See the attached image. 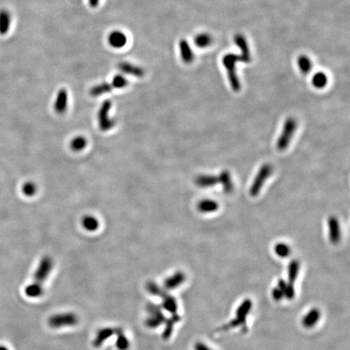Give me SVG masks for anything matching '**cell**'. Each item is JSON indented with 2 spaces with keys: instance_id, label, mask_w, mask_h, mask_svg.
Segmentation results:
<instances>
[{
  "instance_id": "6da1fadb",
  "label": "cell",
  "mask_w": 350,
  "mask_h": 350,
  "mask_svg": "<svg viewBox=\"0 0 350 350\" xmlns=\"http://www.w3.org/2000/svg\"><path fill=\"white\" fill-rule=\"evenodd\" d=\"M298 123L294 118H289L284 121L281 133L277 141V148L279 151H284L288 148L293 136L296 131Z\"/></svg>"
},
{
  "instance_id": "7a4b0ae2",
  "label": "cell",
  "mask_w": 350,
  "mask_h": 350,
  "mask_svg": "<svg viewBox=\"0 0 350 350\" xmlns=\"http://www.w3.org/2000/svg\"><path fill=\"white\" fill-rule=\"evenodd\" d=\"M79 323L78 316L73 312L55 314L48 319V324L52 328H61L64 327H72Z\"/></svg>"
},
{
  "instance_id": "3957f363",
  "label": "cell",
  "mask_w": 350,
  "mask_h": 350,
  "mask_svg": "<svg viewBox=\"0 0 350 350\" xmlns=\"http://www.w3.org/2000/svg\"><path fill=\"white\" fill-rule=\"evenodd\" d=\"M146 310L148 312V318H146L145 325L149 328H157L165 323V315L163 313L161 306L149 302L147 304Z\"/></svg>"
},
{
  "instance_id": "277c9868",
  "label": "cell",
  "mask_w": 350,
  "mask_h": 350,
  "mask_svg": "<svg viewBox=\"0 0 350 350\" xmlns=\"http://www.w3.org/2000/svg\"><path fill=\"white\" fill-rule=\"evenodd\" d=\"M272 171L273 169L270 164H264L260 167L255 179L253 181L252 184L250 186V194L251 196L256 197L260 194L265 181L270 177V175H272Z\"/></svg>"
},
{
  "instance_id": "5b68a950",
  "label": "cell",
  "mask_w": 350,
  "mask_h": 350,
  "mask_svg": "<svg viewBox=\"0 0 350 350\" xmlns=\"http://www.w3.org/2000/svg\"><path fill=\"white\" fill-rule=\"evenodd\" d=\"M112 102L109 100L105 101L100 107L99 111L97 114L98 124L102 131H108L111 130L115 125L114 119L109 117V111L111 109Z\"/></svg>"
},
{
  "instance_id": "8992f818",
  "label": "cell",
  "mask_w": 350,
  "mask_h": 350,
  "mask_svg": "<svg viewBox=\"0 0 350 350\" xmlns=\"http://www.w3.org/2000/svg\"><path fill=\"white\" fill-rule=\"evenodd\" d=\"M53 260L50 256H44L39 262L38 267L34 273L35 282L42 284L51 274V270L53 269Z\"/></svg>"
},
{
  "instance_id": "52a82bcc",
  "label": "cell",
  "mask_w": 350,
  "mask_h": 350,
  "mask_svg": "<svg viewBox=\"0 0 350 350\" xmlns=\"http://www.w3.org/2000/svg\"><path fill=\"white\" fill-rule=\"evenodd\" d=\"M328 237L331 243L337 244L341 238L340 222L335 216H332L328 220Z\"/></svg>"
},
{
  "instance_id": "ba28073f",
  "label": "cell",
  "mask_w": 350,
  "mask_h": 350,
  "mask_svg": "<svg viewBox=\"0 0 350 350\" xmlns=\"http://www.w3.org/2000/svg\"><path fill=\"white\" fill-rule=\"evenodd\" d=\"M107 41H108L109 46L113 48H123L127 43V36L123 32L120 31V30H114L109 33L108 37H107Z\"/></svg>"
},
{
  "instance_id": "9c48e42d",
  "label": "cell",
  "mask_w": 350,
  "mask_h": 350,
  "mask_svg": "<svg viewBox=\"0 0 350 350\" xmlns=\"http://www.w3.org/2000/svg\"><path fill=\"white\" fill-rule=\"evenodd\" d=\"M118 68L122 72L127 75H133L136 77L141 78L145 75V70L143 68L128 62H120L118 63Z\"/></svg>"
},
{
  "instance_id": "30bf717a",
  "label": "cell",
  "mask_w": 350,
  "mask_h": 350,
  "mask_svg": "<svg viewBox=\"0 0 350 350\" xmlns=\"http://www.w3.org/2000/svg\"><path fill=\"white\" fill-rule=\"evenodd\" d=\"M185 280H186V275L184 272L177 271L165 279L164 287L166 290L177 289L184 283Z\"/></svg>"
},
{
  "instance_id": "8fae6325",
  "label": "cell",
  "mask_w": 350,
  "mask_h": 350,
  "mask_svg": "<svg viewBox=\"0 0 350 350\" xmlns=\"http://www.w3.org/2000/svg\"><path fill=\"white\" fill-rule=\"evenodd\" d=\"M117 328H103L100 329L95 336L94 340L92 341V345L95 348H100L104 342H105L112 335H115Z\"/></svg>"
},
{
  "instance_id": "7c38bea8",
  "label": "cell",
  "mask_w": 350,
  "mask_h": 350,
  "mask_svg": "<svg viewBox=\"0 0 350 350\" xmlns=\"http://www.w3.org/2000/svg\"><path fill=\"white\" fill-rule=\"evenodd\" d=\"M253 302L250 298H245L242 301L236 310L235 318H237L242 324L245 323L248 315L252 309Z\"/></svg>"
},
{
  "instance_id": "4fadbf2b",
  "label": "cell",
  "mask_w": 350,
  "mask_h": 350,
  "mask_svg": "<svg viewBox=\"0 0 350 350\" xmlns=\"http://www.w3.org/2000/svg\"><path fill=\"white\" fill-rule=\"evenodd\" d=\"M320 317L321 312L318 309H311L303 316V318L301 319V324L304 328L307 329L314 328L315 326L317 325Z\"/></svg>"
},
{
  "instance_id": "5bb4252c",
  "label": "cell",
  "mask_w": 350,
  "mask_h": 350,
  "mask_svg": "<svg viewBox=\"0 0 350 350\" xmlns=\"http://www.w3.org/2000/svg\"><path fill=\"white\" fill-rule=\"evenodd\" d=\"M68 94L65 88L58 91L54 102V109L58 114H62L65 113L68 109Z\"/></svg>"
},
{
  "instance_id": "9a60e30c",
  "label": "cell",
  "mask_w": 350,
  "mask_h": 350,
  "mask_svg": "<svg viewBox=\"0 0 350 350\" xmlns=\"http://www.w3.org/2000/svg\"><path fill=\"white\" fill-rule=\"evenodd\" d=\"M180 320H181V317L177 313L173 314V315H171L170 318L165 319V329H164V332H163L162 335H161L163 340H168L170 339V336L172 335L173 332H174L175 324L177 322H179Z\"/></svg>"
},
{
  "instance_id": "2e32d148",
  "label": "cell",
  "mask_w": 350,
  "mask_h": 350,
  "mask_svg": "<svg viewBox=\"0 0 350 350\" xmlns=\"http://www.w3.org/2000/svg\"><path fill=\"white\" fill-rule=\"evenodd\" d=\"M162 300V304H161V308L164 309L165 311L170 312L171 315L177 313V300L174 297L171 296L170 294H166L161 298Z\"/></svg>"
},
{
  "instance_id": "e0dca14e",
  "label": "cell",
  "mask_w": 350,
  "mask_h": 350,
  "mask_svg": "<svg viewBox=\"0 0 350 350\" xmlns=\"http://www.w3.org/2000/svg\"><path fill=\"white\" fill-rule=\"evenodd\" d=\"M179 51L183 62L187 63H192L194 59V53L189 43L184 39L179 41Z\"/></svg>"
},
{
  "instance_id": "ac0fdd59",
  "label": "cell",
  "mask_w": 350,
  "mask_h": 350,
  "mask_svg": "<svg viewBox=\"0 0 350 350\" xmlns=\"http://www.w3.org/2000/svg\"><path fill=\"white\" fill-rule=\"evenodd\" d=\"M197 186L203 188L213 187L218 183V177L214 175H199L195 178Z\"/></svg>"
},
{
  "instance_id": "d6986e66",
  "label": "cell",
  "mask_w": 350,
  "mask_h": 350,
  "mask_svg": "<svg viewBox=\"0 0 350 350\" xmlns=\"http://www.w3.org/2000/svg\"><path fill=\"white\" fill-rule=\"evenodd\" d=\"M12 17L7 10H0V35H6L9 31Z\"/></svg>"
},
{
  "instance_id": "ffe728a7",
  "label": "cell",
  "mask_w": 350,
  "mask_h": 350,
  "mask_svg": "<svg viewBox=\"0 0 350 350\" xmlns=\"http://www.w3.org/2000/svg\"><path fill=\"white\" fill-rule=\"evenodd\" d=\"M197 209L200 212L209 213V212L217 211L219 209V204L215 200L203 199L201 201L199 202V204L197 205Z\"/></svg>"
},
{
  "instance_id": "44dd1931",
  "label": "cell",
  "mask_w": 350,
  "mask_h": 350,
  "mask_svg": "<svg viewBox=\"0 0 350 350\" xmlns=\"http://www.w3.org/2000/svg\"><path fill=\"white\" fill-rule=\"evenodd\" d=\"M218 183H221L223 187L224 192L226 193H230L233 192V183L231 178V175L227 170H223L219 175Z\"/></svg>"
},
{
  "instance_id": "7402d4cb",
  "label": "cell",
  "mask_w": 350,
  "mask_h": 350,
  "mask_svg": "<svg viewBox=\"0 0 350 350\" xmlns=\"http://www.w3.org/2000/svg\"><path fill=\"white\" fill-rule=\"evenodd\" d=\"M277 287L281 290L282 293L284 294V298L292 300L295 297V288L294 284H289L288 282L285 281L284 280L280 279L277 283Z\"/></svg>"
},
{
  "instance_id": "603a6c76",
  "label": "cell",
  "mask_w": 350,
  "mask_h": 350,
  "mask_svg": "<svg viewBox=\"0 0 350 350\" xmlns=\"http://www.w3.org/2000/svg\"><path fill=\"white\" fill-rule=\"evenodd\" d=\"M116 347L119 350H128L130 348V341L126 335L124 334L123 330L121 328H117L116 333Z\"/></svg>"
},
{
  "instance_id": "cb8c5ba5",
  "label": "cell",
  "mask_w": 350,
  "mask_h": 350,
  "mask_svg": "<svg viewBox=\"0 0 350 350\" xmlns=\"http://www.w3.org/2000/svg\"><path fill=\"white\" fill-rule=\"evenodd\" d=\"M299 270H300V263L298 261L296 260H292L288 267V281H287L288 283L294 285V283L298 277Z\"/></svg>"
},
{
  "instance_id": "d4e9b609",
  "label": "cell",
  "mask_w": 350,
  "mask_h": 350,
  "mask_svg": "<svg viewBox=\"0 0 350 350\" xmlns=\"http://www.w3.org/2000/svg\"><path fill=\"white\" fill-rule=\"evenodd\" d=\"M25 294L29 298H39L41 297L44 293L43 287L41 285L40 283L37 282H34L33 284H30L25 288Z\"/></svg>"
},
{
  "instance_id": "484cf974",
  "label": "cell",
  "mask_w": 350,
  "mask_h": 350,
  "mask_svg": "<svg viewBox=\"0 0 350 350\" xmlns=\"http://www.w3.org/2000/svg\"><path fill=\"white\" fill-rule=\"evenodd\" d=\"M114 88L112 87L110 83H102L99 85H95L90 89L89 94L92 97H98L107 92H111Z\"/></svg>"
},
{
  "instance_id": "4316f807",
  "label": "cell",
  "mask_w": 350,
  "mask_h": 350,
  "mask_svg": "<svg viewBox=\"0 0 350 350\" xmlns=\"http://www.w3.org/2000/svg\"><path fill=\"white\" fill-rule=\"evenodd\" d=\"M82 226L88 231L97 230L99 226V222L94 216H86L83 217Z\"/></svg>"
},
{
  "instance_id": "83f0119b",
  "label": "cell",
  "mask_w": 350,
  "mask_h": 350,
  "mask_svg": "<svg viewBox=\"0 0 350 350\" xmlns=\"http://www.w3.org/2000/svg\"><path fill=\"white\" fill-rule=\"evenodd\" d=\"M146 289L149 294H153L154 296L159 297L160 298L167 293L165 289L160 288L157 283L153 281L148 282L146 284Z\"/></svg>"
},
{
  "instance_id": "f1b7e54d",
  "label": "cell",
  "mask_w": 350,
  "mask_h": 350,
  "mask_svg": "<svg viewBox=\"0 0 350 350\" xmlns=\"http://www.w3.org/2000/svg\"><path fill=\"white\" fill-rule=\"evenodd\" d=\"M312 84L317 88H323L328 84V76L325 73L317 72L313 76Z\"/></svg>"
},
{
  "instance_id": "f546056e",
  "label": "cell",
  "mask_w": 350,
  "mask_h": 350,
  "mask_svg": "<svg viewBox=\"0 0 350 350\" xmlns=\"http://www.w3.org/2000/svg\"><path fill=\"white\" fill-rule=\"evenodd\" d=\"M87 145V140L83 136H77L70 141V148L75 152H80Z\"/></svg>"
},
{
  "instance_id": "4dcf8cb0",
  "label": "cell",
  "mask_w": 350,
  "mask_h": 350,
  "mask_svg": "<svg viewBox=\"0 0 350 350\" xmlns=\"http://www.w3.org/2000/svg\"><path fill=\"white\" fill-rule=\"evenodd\" d=\"M275 253L280 258H286L290 255L291 249L286 243H279L276 244L274 247Z\"/></svg>"
},
{
  "instance_id": "1f68e13d",
  "label": "cell",
  "mask_w": 350,
  "mask_h": 350,
  "mask_svg": "<svg viewBox=\"0 0 350 350\" xmlns=\"http://www.w3.org/2000/svg\"><path fill=\"white\" fill-rule=\"evenodd\" d=\"M298 65L300 70H301V72L306 74L312 68V62L307 56H301L298 59Z\"/></svg>"
},
{
  "instance_id": "d6a6232c",
  "label": "cell",
  "mask_w": 350,
  "mask_h": 350,
  "mask_svg": "<svg viewBox=\"0 0 350 350\" xmlns=\"http://www.w3.org/2000/svg\"><path fill=\"white\" fill-rule=\"evenodd\" d=\"M194 42L199 48H205L211 44V37L209 34H200L197 35L196 37L194 39Z\"/></svg>"
},
{
  "instance_id": "836d02e7",
  "label": "cell",
  "mask_w": 350,
  "mask_h": 350,
  "mask_svg": "<svg viewBox=\"0 0 350 350\" xmlns=\"http://www.w3.org/2000/svg\"><path fill=\"white\" fill-rule=\"evenodd\" d=\"M110 84L114 88H123L128 85V80L123 75H114Z\"/></svg>"
},
{
  "instance_id": "e575fe53",
  "label": "cell",
  "mask_w": 350,
  "mask_h": 350,
  "mask_svg": "<svg viewBox=\"0 0 350 350\" xmlns=\"http://www.w3.org/2000/svg\"><path fill=\"white\" fill-rule=\"evenodd\" d=\"M22 192L26 196H33L36 192V185L34 182H25L22 187Z\"/></svg>"
},
{
  "instance_id": "d590c367",
  "label": "cell",
  "mask_w": 350,
  "mask_h": 350,
  "mask_svg": "<svg viewBox=\"0 0 350 350\" xmlns=\"http://www.w3.org/2000/svg\"><path fill=\"white\" fill-rule=\"evenodd\" d=\"M272 297L275 301H281L283 298H284V294L282 293L281 290L277 286L275 287L274 289H272Z\"/></svg>"
},
{
  "instance_id": "8d00e7d4",
  "label": "cell",
  "mask_w": 350,
  "mask_h": 350,
  "mask_svg": "<svg viewBox=\"0 0 350 350\" xmlns=\"http://www.w3.org/2000/svg\"><path fill=\"white\" fill-rule=\"evenodd\" d=\"M194 350H212L211 348H209L208 345L202 342H197L194 345Z\"/></svg>"
},
{
  "instance_id": "74e56055",
  "label": "cell",
  "mask_w": 350,
  "mask_h": 350,
  "mask_svg": "<svg viewBox=\"0 0 350 350\" xmlns=\"http://www.w3.org/2000/svg\"><path fill=\"white\" fill-rule=\"evenodd\" d=\"M88 1L90 7H92V8H96L98 7L100 3V0H88Z\"/></svg>"
},
{
  "instance_id": "f35d334b",
  "label": "cell",
  "mask_w": 350,
  "mask_h": 350,
  "mask_svg": "<svg viewBox=\"0 0 350 350\" xmlns=\"http://www.w3.org/2000/svg\"><path fill=\"white\" fill-rule=\"evenodd\" d=\"M0 350H8V348L6 347V346H3V345H0Z\"/></svg>"
}]
</instances>
